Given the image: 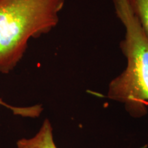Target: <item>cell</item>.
Segmentation results:
<instances>
[{
  "label": "cell",
  "instance_id": "cell-3",
  "mask_svg": "<svg viewBox=\"0 0 148 148\" xmlns=\"http://www.w3.org/2000/svg\"><path fill=\"white\" fill-rule=\"evenodd\" d=\"M17 148H57L53 141V128L47 119L43 121L38 132L30 138H21L16 142Z\"/></svg>",
  "mask_w": 148,
  "mask_h": 148
},
{
  "label": "cell",
  "instance_id": "cell-2",
  "mask_svg": "<svg viewBox=\"0 0 148 148\" xmlns=\"http://www.w3.org/2000/svg\"><path fill=\"white\" fill-rule=\"evenodd\" d=\"M116 17L125 29L120 49L126 66L110 82L109 99L119 101L131 116L140 117L148 106V38L127 0H112Z\"/></svg>",
  "mask_w": 148,
  "mask_h": 148
},
{
  "label": "cell",
  "instance_id": "cell-1",
  "mask_svg": "<svg viewBox=\"0 0 148 148\" xmlns=\"http://www.w3.org/2000/svg\"><path fill=\"white\" fill-rule=\"evenodd\" d=\"M65 0H0V73L23 58L30 38L56 27Z\"/></svg>",
  "mask_w": 148,
  "mask_h": 148
},
{
  "label": "cell",
  "instance_id": "cell-4",
  "mask_svg": "<svg viewBox=\"0 0 148 148\" xmlns=\"http://www.w3.org/2000/svg\"><path fill=\"white\" fill-rule=\"evenodd\" d=\"M127 1L148 38V0H127Z\"/></svg>",
  "mask_w": 148,
  "mask_h": 148
},
{
  "label": "cell",
  "instance_id": "cell-5",
  "mask_svg": "<svg viewBox=\"0 0 148 148\" xmlns=\"http://www.w3.org/2000/svg\"><path fill=\"white\" fill-rule=\"evenodd\" d=\"M0 105L8 108L13 112L14 115H20L22 116H29V117H35L39 115L42 111V108L40 106H34L32 107H26V108H21V107L12 106L8 103H5L0 98Z\"/></svg>",
  "mask_w": 148,
  "mask_h": 148
}]
</instances>
